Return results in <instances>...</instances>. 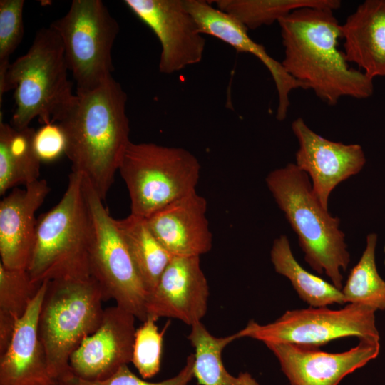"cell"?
<instances>
[{
  "label": "cell",
  "instance_id": "cell-1",
  "mask_svg": "<svg viewBox=\"0 0 385 385\" xmlns=\"http://www.w3.org/2000/svg\"><path fill=\"white\" fill-rule=\"evenodd\" d=\"M286 72L322 101L336 105L342 97L364 99L373 79L349 67L339 49L341 24L328 8L303 7L278 21Z\"/></svg>",
  "mask_w": 385,
  "mask_h": 385
},
{
  "label": "cell",
  "instance_id": "cell-2",
  "mask_svg": "<svg viewBox=\"0 0 385 385\" xmlns=\"http://www.w3.org/2000/svg\"><path fill=\"white\" fill-rule=\"evenodd\" d=\"M127 99L112 77L93 90L76 91L55 121L66 135L72 171L83 175L103 201L131 142Z\"/></svg>",
  "mask_w": 385,
  "mask_h": 385
},
{
  "label": "cell",
  "instance_id": "cell-3",
  "mask_svg": "<svg viewBox=\"0 0 385 385\" xmlns=\"http://www.w3.org/2000/svg\"><path fill=\"white\" fill-rule=\"evenodd\" d=\"M309 175L295 163L271 171L267 186L297 234L304 260L312 270L324 273L338 289L350 262L340 220L324 209L314 195Z\"/></svg>",
  "mask_w": 385,
  "mask_h": 385
},
{
  "label": "cell",
  "instance_id": "cell-4",
  "mask_svg": "<svg viewBox=\"0 0 385 385\" xmlns=\"http://www.w3.org/2000/svg\"><path fill=\"white\" fill-rule=\"evenodd\" d=\"M92 222L83 175L71 172L61 200L37 220L27 271L37 283L91 277Z\"/></svg>",
  "mask_w": 385,
  "mask_h": 385
},
{
  "label": "cell",
  "instance_id": "cell-5",
  "mask_svg": "<svg viewBox=\"0 0 385 385\" xmlns=\"http://www.w3.org/2000/svg\"><path fill=\"white\" fill-rule=\"evenodd\" d=\"M60 37L50 26L39 29L28 51L11 63L0 81L3 95L14 90L16 108L11 125L21 130L34 118L55 123L75 94Z\"/></svg>",
  "mask_w": 385,
  "mask_h": 385
},
{
  "label": "cell",
  "instance_id": "cell-6",
  "mask_svg": "<svg viewBox=\"0 0 385 385\" xmlns=\"http://www.w3.org/2000/svg\"><path fill=\"white\" fill-rule=\"evenodd\" d=\"M103 302L102 291L92 277L48 281L38 317V335L49 371L60 383L72 374V354L99 327Z\"/></svg>",
  "mask_w": 385,
  "mask_h": 385
},
{
  "label": "cell",
  "instance_id": "cell-7",
  "mask_svg": "<svg viewBox=\"0 0 385 385\" xmlns=\"http://www.w3.org/2000/svg\"><path fill=\"white\" fill-rule=\"evenodd\" d=\"M200 168L196 156L185 148L130 142L118 169L130 196V214L148 218L195 192Z\"/></svg>",
  "mask_w": 385,
  "mask_h": 385
},
{
  "label": "cell",
  "instance_id": "cell-8",
  "mask_svg": "<svg viewBox=\"0 0 385 385\" xmlns=\"http://www.w3.org/2000/svg\"><path fill=\"white\" fill-rule=\"evenodd\" d=\"M62 42L76 91L93 90L112 78L117 20L101 0H73L67 13L49 26Z\"/></svg>",
  "mask_w": 385,
  "mask_h": 385
},
{
  "label": "cell",
  "instance_id": "cell-9",
  "mask_svg": "<svg viewBox=\"0 0 385 385\" xmlns=\"http://www.w3.org/2000/svg\"><path fill=\"white\" fill-rule=\"evenodd\" d=\"M86 200L92 222L89 252L91 276L99 285L104 301L116 305L143 322L148 295L128 247L103 200L83 176Z\"/></svg>",
  "mask_w": 385,
  "mask_h": 385
},
{
  "label": "cell",
  "instance_id": "cell-10",
  "mask_svg": "<svg viewBox=\"0 0 385 385\" xmlns=\"http://www.w3.org/2000/svg\"><path fill=\"white\" fill-rule=\"evenodd\" d=\"M375 312L371 307L357 304H349L337 310L327 307H309L288 310L267 324L251 320L237 334L239 338L250 337L265 344L289 343L317 347L349 337L379 342Z\"/></svg>",
  "mask_w": 385,
  "mask_h": 385
},
{
  "label": "cell",
  "instance_id": "cell-11",
  "mask_svg": "<svg viewBox=\"0 0 385 385\" xmlns=\"http://www.w3.org/2000/svg\"><path fill=\"white\" fill-rule=\"evenodd\" d=\"M123 3L158 38L160 73H176L202 61L206 40L184 0H125Z\"/></svg>",
  "mask_w": 385,
  "mask_h": 385
},
{
  "label": "cell",
  "instance_id": "cell-12",
  "mask_svg": "<svg viewBox=\"0 0 385 385\" xmlns=\"http://www.w3.org/2000/svg\"><path fill=\"white\" fill-rule=\"evenodd\" d=\"M292 129L299 142L295 165L311 178L314 195L328 210L332 190L364 166V152L360 145H346L321 136L302 118L292 122Z\"/></svg>",
  "mask_w": 385,
  "mask_h": 385
},
{
  "label": "cell",
  "instance_id": "cell-13",
  "mask_svg": "<svg viewBox=\"0 0 385 385\" xmlns=\"http://www.w3.org/2000/svg\"><path fill=\"white\" fill-rule=\"evenodd\" d=\"M136 317L115 305L104 309L102 322L72 354L69 366L73 376L102 381L132 361Z\"/></svg>",
  "mask_w": 385,
  "mask_h": 385
},
{
  "label": "cell",
  "instance_id": "cell-14",
  "mask_svg": "<svg viewBox=\"0 0 385 385\" xmlns=\"http://www.w3.org/2000/svg\"><path fill=\"white\" fill-rule=\"evenodd\" d=\"M265 345L279 361L290 385H338L346 376L376 358L380 349L379 342L365 339L340 353L289 343Z\"/></svg>",
  "mask_w": 385,
  "mask_h": 385
},
{
  "label": "cell",
  "instance_id": "cell-15",
  "mask_svg": "<svg viewBox=\"0 0 385 385\" xmlns=\"http://www.w3.org/2000/svg\"><path fill=\"white\" fill-rule=\"evenodd\" d=\"M208 297L200 257H173L148 295L147 317L176 319L191 327L205 315Z\"/></svg>",
  "mask_w": 385,
  "mask_h": 385
},
{
  "label": "cell",
  "instance_id": "cell-16",
  "mask_svg": "<svg viewBox=\"0 0 385 385\" xmlns=\"http://www.w3.org/2000/svg\"><path fill=\"white\" fill-rule=\"evenodd\" d=\"M48 281H44L17 322L10 344L0 354V385H60L49 371L38 335V317Z\"/></svg>",
  "mask_w": 385,
  "mask_h": 385
},
{
  "label": "cell",
  "instance_id": "cell-17",
  "mask_svg": "<svg viewBox=\"0 0 385 385\" xmlns=\"http://www.w3.org/2000/svg\"><path fill=\"white\" fill-rule=\"evenodd\" d=\"M49 192L46 180L38 179L24 189H14L0 202V263L4 267L28 270L37 223L35 213Z\"/></svg>",
  "mask_w": 385,
  "mask_h": 385
},
{
  "label": "cell",
  "instance_id": "cell-18",
  "mask_svg": "<svg viewBox=\"0 0 385 385\" xmlns=\"http://www.w3.org/2000/svg\"><path fill=\"white\" fill-rule=\"evenodd\" d=\"M207 207L205 197L195 191L145 219L153 234L173 257H200L212 246Z\"/></svg>",
  "mask_w": 385,
  "mask_h": 385
},
{
  "label": "cell",
  "instance_id": "cell-19",
  "mask_svg": "<svg viewBox=\"0 0 385 385\" xmlns=\"http://www.w3.org/2000/svg\"><path fill=\"white\" fill-rule=\"evenodd\" d=\"M184 1L202 34L214 36L238 52L250 53L264 64L274 80L277 92L276 118L280 121L284 120L290 106V93L297 88L304 89V86L292 78L282 63L270 56L262 45L254 41L249 36L248 30L235 19L212 6L210 1Z\"/></svg>",
  "mask_w": 385,
  "mask_h": 385
},
{
  "label": "cell",
  "instance_id": "cell-20",
  "mask_svg": "<svg viewBox=\"0 0 385 385\" xmlns=\"http://www.w3.org/2000/svg\"><path fill=\"white\" fill-rule=\"evenodd\" d=\"M346 60L371 78L385 77V0H366L341 25Z\"/></svg>",
  "mask_w": 385,
  "mask_h": 385
},
{
  "label": "cell",
  "instance_id": "cell-21",
  "mask_svg": "<svg viewBox=\"0 0 385 385\" xmlns=\"http://www.w3.org/2000/svg\"><path fill=\"white\" fill-rule=\"evenodd\" d=\"M36 130H18L0 119V195L19 184L38 180L40 165L34 148Z\"/></svg>",
  "mask_w": 385,
  "mask_h": 385
},
{
  "label": "cell",
  "instance_id": "cell-22",
  "mask_svg": "<svg viewBox=\"0 0 385 385\" xmlns=\"http://www.w3.org/2000/svg\"><path fill=\"white\" fill-rule=\"evenodd\" d=\"M115 223L149 294L173 257L153 234L145 218L130 214Z\"/></svg>",
  "mask_w": 385,
  "mask_h": 385
},
{
  "label": "cell",
  "instance_id": "cell-23",
  "mask_svg": "<svg viewBox=\"0 0 385 385\" xmlns=\"http://www.w3.org/2000/svg\"><path fill=\"white\" fill-rule=\"evenodd\" d=\"M188 339L195 349L193 374L200 385H260L250 374L242 372L235 376L224 366L222 350L230 342L240 339L237 332L217 337L200 322L191 326Z\"/></svg>",
  "mask_w": 385,
  "mask_h": 385
},
{
  "label": "cell",
  "instance_id": "cell-24",
  "mask_svg": "<svg viewBox=\"0 0 385 385\" xmlns=\"http://www.w3.org/2000/svg\"><path fill=\"white\" fill-rule=\"evenodd\" d=\"M274 268L287 277L299 297L309 307L345 304L342 289L304 270L295 259L286 235L274 239L270 251Z\"/></svg>",
  "mask_w": 385,
  "mask_h": 385
},
{
  "label": "cell",
  "instance_id": "cell-25",
  "mask_svg": "<svg viewBox=\"0 0 385 385\" xmlns=\"http://www.w3.org/2000/svg\"><path fill=\"white\" fill-rule=\"evenodd\" d=\"M41 284L34 282L26 270L9 269L0 263V354L9 346L17 322Z\"/></svg>",
  "mask_w": 385,
  "mask_h": 385
},
{
  "label": "cell",
  "instance_id": "cell-26",
  "mask_svg": "<svg viewBox=\"0 0 385 385\" xmlns=\"http://www.w3.org/2000/svg\"><path fill=\"white\" fill-rule=\"evenodd\" d=\"M216 7L235 19L247 30L270 26L303 7L340 8L339 0H217Z\"/></svg>",
  "mask_w": 385,
  "mask_h": 385
},
{
  "label": "cell",
  "instance_id": "cell-27",
  "mask_svg": "<svg viewBox=\"0 0 385 385\" xmlns=\"http://www.w3.org/2000/svg\"><path fill=\"white\" fill-rule=\"evenodd\" d=\"M377 235H368L366 245L357 264L350 270L342 292L345 303L357 304L385 310V281L375 262Z\"/></svg>",
  "mask_w": 385,
  "mask_h": 385
},
{
  "label": "cell",
  "instance_id": "cell-28",
  "mask_svg": "<svg viewBox=\"0 0 385 385\" xmlns=\"http://www.w3.org/2000/svg\"><path fill=\"white\" fill-rule=\"evenodd\" d=\"M156 321L148 317L135 331L131 363L144 379L153 377L160 368L163 335L167 327L160 332Z\"/></svg>",
  "mask_w": 385,
  "mask_h": 385
},
{
  "label": "cell",
  "instance_id": "cell-29",
  "mask_svg": "<svg viewBox=\"0 0 385 385\" xmlns=\"http://www.w3.org/2000/svg\"><path fill=\"white\" fill-rule=\"evenodd\" d=\"M24 0L0 1V81L10 66L9 58L24 36Z\"/></svg>",
  "mask_w": 385,
  "mask_h": 385
},
{
  "label": "cell",
  "instance_id": "cell-30",
  "mask_svg": "<svg viewBox=\"0 0 385 385\" xmlns=\"http://www.w3.org/2000/svg\"><path fill=\"white\" fill-rule=\"evenodd\" d=\"M193 364L194 354H191L177 375L159 382H150L139 378L131 371L128 365H124L113 375L102 381H87L71 374L60 385H188L194 377Z\"/></svg>",
  "mask_w": 385,
  "mask_h": 385
},
{
  "label": "cell",
  "instance_id": "cell-31",
  "mask_svg": "<svg viewBox=\"0 0 385 385\" xmlns=\"http://www.w3.org/2000/svg\"><path fill=\"white\" fill-rule=\"evenodd\" d=\"M33 142L35 152L41 163H51L66 155V137L57 123L43 125L35 131Z\"/></svg>",
  "mask_w": 385,
  "mask_h": 385
}]
</instances>
